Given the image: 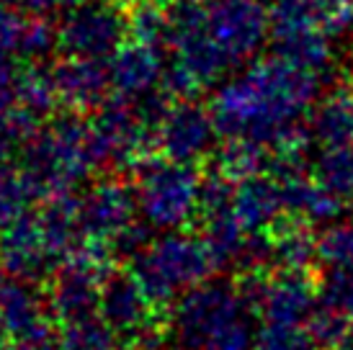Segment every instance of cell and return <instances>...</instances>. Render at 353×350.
I'll use <instances>...</instances> for the list:
<instances>
[{
	"label": "cell",
	"mask_w": 353,
	"mask_h": 350,
	"mask_svg": "<svg viewBox=\"0 0 353 350\" xmlns=\"http://www.w3.org/2000/svg\"><path fill=\"white\" fill-rule=\"evenodd\" d=\"M85 3H93V0H65V6H72V8H78V6H85Z\"/></svg>",
	"instance_id": "obj_43"
},
{
	"label": "cell",
	"mask_w": 353,
	"mask_h": 350,
	"mask_svg": "<svg viewBox=\"0 0 353 350\" xmlns=\"http://www.w3.org/2000/svg\"><path fill=\"white\" fill-rule=\"evenodd\" d=\"M351 322H353V317H351Z\"/></svg>",
	"instance_id": "obj_45"
},
{
	"label": "cell",
	"mask_w": 353,
	"mask_h": 350,
	"mask_svg": "<svg viewBox=\"0 0 353 350\" xmlns=\"http://www.w3.org/2000/svg\"><path fill=\"white\" fill-rule=\"evenodd\" d=\"M148 3H152V6H160V8H168V6H173L176 0H148Z\"/></svg>",
	"instance_id": "obj_42"
},
{
	"label": "cell",
	"mask_w": 353,
	"mask_h": 350,
	"mask_svg": "<svg viewBox=\"0 0 353 350\" xmlns=\"http://www.w3.org/2000/svg\"><path fill=\"white\" fill-rule=\"evenodd\" d=\"M255 350H320L314 338L302 325L263 322L255 332Z\"/></svg>",
	"instance_id": "obj_29"
},
{
	"label": "cell",
	"mask_w": 353,
	"mask_h": 350,
	"mask_svg": "<svg viewBox=\"0 0 353 350\" xmlns=\"http://www.w3.org/2000/svg\"><path fill=\"white\" fill-rule=\"evenodd\" d=\"M212 111L194 101H176L163 124L157 127V147L168 160L196 163L212 155L216 139Z\"/></svg>",
	"instance_id": "obj_9"
},
{
	"label": "cell",
	"mask_w": 353,
	"mask_h": 350,
	"mask_svg": "<svg viewBox=\"0 0 353 350\" xmlns=\"http://www.w3.org/2000/svg\"><path fill=\"white\" fill-rule=\"evenodd\" d=\"M160 311L163 309H157L150 302V296L129 268L127 271L114 268L106 276V281L101 286V317L119 332V338L134 332Z\"/></svg>",
	"instance_id": "obj_14"
},
{
	"label": "cell",
	"mask_w": 353,
	"mask_h": 350,
	"mask_svg": "<svg viewBox=\"0 0 353 350\" xmlns=\"http://www.w3.org/2000/svg\"><path fill=\"white\" fill-rule=\"evenodd\" d=\"M57 26H52L47 16H31L23 23L19 54H23L31 62H37V59L47 57L52 49L57 47Z\"/></svg>",
	"instance_id": "obj_31"
},
{
	"label": "cell",
	"mask_w": 353,
	"mask_h": 350,
	"mask_svg": "<svg viewBox=\"0 0 353 350\" xmlns=\"http://www.w3.org/2000/svg\"><path fill=\"white\" fill-rule=\"evenodd\" d=\"M204 350H255V335L245 317H240L216 332Z\"/></svg>",
	"instance_id": "obj_33"
},
{
	"label": "cell",
	"mask_w": 353,
	"mask_h": 350,
	"mask_svg": "<svg viewBox=\"0 0 353 350\" xmlns=\"http://www.w3.org/2000/svg\"><path fill=\"white\" fill-rule=\"evenodd\" d=\"M320 96V72L281 54L255 59L253 65L219 88L212 98L216 134L250 136L271 147L276 136L310 114Z\"/></svg>",
	"instance_id": "obj_1"
},
{
	"label": "cell",
	"mask_w": 353,
	"mask_h": 350,
	"mask_svg": "<svg viewBox=\"0 0 353 350\" xmlns=\"http://www.w3.org/2000/svg\"><path fill=\"white\" fill-rule=\"evenodd\" d=\"M268 19L276 54L314 72H320L330 62V34L320 26L310 0H271Z\"/></svg>",
	"instance_id": "obj_6"
},
{
	"label": "cell",
	"mask_w": 353,
	"mask_h": 350,
	"mask_svg": "<svg viewBox=\"0 0 353 350\" xmlns=\"http://www.w3.org/2000/svg\"><path fill=\"white\" fill-rule=\"evenodd\" d=\"M129 173L137 178V206L157 229H183L199 219L201 178L196 163H176L163 152L145 155Z\"/></svg>",
	"instance_id": "obj_4"
},
{
	"label": "cell",
	"mask_w": 353,
	"mask_h": 350,
	"mask_svg": "<svg viewBox=\"0 0 353 350\" xmlns=\"http://www.w3.org/2000/svg\"><path fill=\"white\" fill-rule=\"evenodd\" d=\"M310 132L314 145L333 150L353 142V80H341L310 111Z\"/></svg>",
	"instance_id": "obj_17"
},
{
	"label": "cell",
	"mask_w": 353,
	"mask_h": 350,
	"mask_svg": "<svg viewBox=\"0 0 353 350\" xmlns=\"http://www.w3.org/2000/svg\"><path fill=\"white\" fill-rule=\"evenodd\" d=\"M23 175L37 201L72 191L93 170L88 121L75 111H59L23 145Z\"/></svg>",
	"instance_id": "obj_2"
},
{
	"label": "cell",
	"mask_w": 353,
	"mask_h": 350,
	"mask_svg": "<svg viewBox=\"0 0 353 350\" xmlns=\"http://www.w3.org/2000/svg\"><path fill=\"white\" fill-rule=\"evenodd\" d=\"M310 6L327 34H341L353 23V0H310Z\"/></svg>",
	"instance_id": "obj_32"
},
{
	"label": "cell",
	"mask_w": 353,
	"mask_h": 350,
	"mask_svg": "<svg viewBox=\"0 0 353 350\" xmlns=\"http://www.w3.org/2000/svg\"><path fill=\"white\" fill-rule=\"evenodd\" d=\"M335 350H353V327H351V332L345 335L343 340H341V345H338Z\"/></svg>",
	"instance_id": "obj_41"
},
{
	"label": "cell",
	"mask_w": 353,
	"mask_h": 350,
	"mask_svg": "<svg viewBox=\"0 0 353 350\" xmlns=\"http://www.w3.org/2000/svg\"><path fill=\"white\" fill-rule=\"evenodd\" d=\"M52 78L57 85L62 108L75 111V114L99 111L106 103V98L111 96L106 59L65 54L57 65H52Z\"/></svg>",
	"instance_id": "obj_12"
},
{
	"label": "cell",
	"mask_w": 353,
	"mask_h": 350,
	"mask_svg": "<svg viewBox=\"0 0 353 350\" xmlns=\"http://www.w3.org/2000/svg\"><path fill=\"white\" fill-rule=\"evenodd\" d=\"M137 194L121 181H101L80 196V224L90 240L111 243L124 227L134 222Z\"/></svg>",
	"instance_id": "obj_11"
},
{
	"label": "cell",
	"mask_w": 353,
	"mask_h": 350,
	"mask_svg": "<svg viewBox=\"0 0 353 350\" xmlns=\"http://www.w3.org/2000/svg\"><path fill=\"white\" fill-rule=\"evenodd\" d=\"M152 243V237H150L148 232V222L145 224H137V222H132L129 227H124L121 232L111 240V253H114V258H137L148 245Z\"/></svg>",
	"instance_id": "obj_35"
},
{
	"label": "cell",
	"mask_w": 353,
	"mask_h": 350,
	"mask_svg": "<svg viewBox=\"0 0 353 350\" xmlns=\"http://www.w3.org/2000/svg\"><path fill=\"white\" fill-rule=\"evenodd\" d=\"M0 3H13V0H0Z\"/></svg>",
	"instance_id": "obj_44"
},
{
	"label": "cell",
	"mask_w": 353,
	"mask_h": 350,
	"mask_svg": "<svg viewBox=\"0 0 353 350\" xmlns=\"http://www.w3.org/2000/svg\"><path fill=\"white\" fill-rule=\"evenodd\" d=\"M276 268H312L317 262V234L312 224L294 214H281L268 229Z\"/></svg>",
	"instance_id": "obj_20"
},
{
	"label": "cell",
	"mask_w": 353,
	"mask_h": 350,
	"mask_svg": "<svg viewBox=\"0 0 353 350\" xmlns=\"http://www.w3.org/2000/svg\"><path fill=\"white\" fill-rule=\"evenodd\" d=\"M351 327H353V322L345 311L335 309V307H327V304H320V302H317L314 311L310 314V320H307V330H310V335L314 338L317 348H323V350L338 348L341 340L351 332Z\"/></svg>",
	"instance_id": "obj_27"
},
{
	"label": "cell",
	"mask_w": 353,
	"mask_h": 350,
	"mask_svg": "<svg viewBox=\"0 0 353 350\" xmlns=\"http://www.w3.org/2000/svg\"><path fill=\"white\" fill-rule=\"evenodd\" d=\"M209 160L214 173L230 178L232 183H240L255 175H265L271 167V150L250 136H227L222 145L212 150Z\"/></svg>",
	"instance_id": "obj_21"
},
{
	"label": "cell",
	"mask_w": 353,
	"mask_h": 350,
	"mask_svg": "<svg viewBox=\"0 0 353 350\" xmlns=\"http://www.w3.org/2000/svg\"><path fill=\"white\" fill-rule=\"evenodd\" d=\"M317 296L320 304L335 307L353 317V265L325 268V273L317 278Z\"/></svg>",
	"instance_id": "obj_30"
},
{
	"label": "cell",
	"mask_w": 353,
	"mask_h": 350,
	"mask_svg": "<svg viewBox=\"0 0 353 350\" xmlns=\"http://www.w3.org/2000/svg\"><path fill=\"white\" fill-rule=\"evenodd\" d=\"M54 262L39 212H26L0 232V268L6 276L34 283L44 276L50 278Z\"/></svg>",
	"instance_id": "obj_10"
},
{
	"label": "cell",
	"mask_w": 353,
	"mask_h": 350,
	"mask_svg": "<svg viewBox=\"0 0 353 350\" xmlns=\"http://www.w3.org/2000/svg\"><path fill=\"white\" fill-rule=\"evenodd\" d=\"M127 16V39L145 41L152 47L168 44V13L160 6L148 0H127L124 3Z\"/></svg>",
	"instance_id": "obj_24"
},
{
	"label": "cell",
	"mask_w": 353,
	"mask_h": 350,
	"mask_svg": "<svg viewBox=\"0 0 353 350\" xmlns=\"http://www.w3.org/2000/svg\"><path fill=\"white\" fill-rule=\"evenodd\" d=\"M10 152H13V145H10V139L3 132H0V167H6V163H8Z\"/></svg>",
	"instance_id": "obj_39"
},
{
	"label": "cell",
	"mask_w": 353,
	"mask_h": 350,
	"mask_svg": "<svg viewBox=\"0 0 353 350\" xmlns=\"http://www.w3.org/2000/svg\"><path fill=\"white\" fill-rule=\"evenodd\" d=\"M111 90L124 98H139L160 88L165 65L160 47L127 39L106 59Z\"/></svg>",
	"instance_id": "obj_15"
},
{
	"label": "cell",
	"mask_w": 353,
	"mask_h": 350,
	"mask_svg": "<svg viewBox=\"0 0 353 350\" xmlns=\"http://www.w3.org/2000/svg\"><path fill=\"white\" fill-rule=\"evenodd\" d=\"M0 320L6 322L13 340L54 322L47 311V296H41L31 281L3 276L0 278Z\"/></svg>",
	"instance_id": "obj_18"
},
{
	"label": "cell",
	"mask_w": 353,
	"mask_h": 350,
	"mask_svg": "<svg viewBox=\"0 0 353 350\" xmlns=\"http://www.w3.org/2000/svg\"><path fill=\"white\" fill-rule=\"evenodd\" d=\"M317 262L325 268L353 265V222H335L317 234Z\"/></svg>",
	"instance_id": "obj_28"
},
{
	"label": "cell",
	"mask_w": 353,
	"mask_h": 350,
	"mask_svg": "<svg viewBox=\"0 0 353 350\" xmlns=\"http://www.w3.org/2000/svg\"><path fill=\"white\" fill-rule=\"evenodd\" d=\"M37 204L29 181L21 167H0V232Z\"/></svg>",
	"instance_id": "obj_26"
},
{
	"label": "cell",
	"mask_w": 353,
	"mask_h": 350,
	"mask_svg": "<svg viewBox=\"0 0 353 350\" xmlns=\"http://www.w3.org/2000/svg\"><path fill=\"white\" fill-rule=\"evenodd\" d=\"M232 214L240 227L250 232H268L271 224L284 214V198L274 175H255L235 183Z\"/></svg>",
	"instance_id": "obj_16"
},
{
	"label": "cell",
	"mask_w": 353,
	"mask_h": 350,
	"mask_svg": "<svg viewBox=\"0 0 353 350\" xmlns=\"http://www.w3.org/2000/svg\"><path fill=\"white\" fill-rule=\"evenodd\" d=\"M312 175L343 201H353V142L325 150L314 163Z\"/></svg>",
	"instance_id": "obj_25"
},
{
	"label": "cell",
	"mask_w": 353,
	"mask_h": 350,
	"mask_svg": "<svg viewBox=\"0 0 353 350\" xmlns=\"http://www.w3.org/2000/svg\"><path fill=\"white\" fill-rule=\"evenodd\" d=\"M317 302V276L312 268H274L261 314L265 322L302 325L310 320Z\"/></svg>",
	"instance_id": "obj_13"
},
{
	"label": "cell",
	"mask_w": 353,
	"mask_h": 350,
	"mask_svg": "<svg viewBox=\"0 0 353 350\" xmlns=\"http://www.w3.org/2000/svg\"><path fill=\"white\" fill-rule=\"evenodd\" d=\"M206 31L230 65L245 62L271 37L268 3L263 0H209Z\"/></svg>",
	"instance_id": "obj_8"
},
{
	"label": "cell",
	"mask_w": 353,
	"mask_h": 350,
	"mask_svg": "<svg viewBox=\"0 0 353 350\" xmlns=\"http://www.w3.org/2000/svg\"><path fill=\"white\" fill-rule=\"evenodd\" d=\"M13 350H62L59 348L57 330H54V322H47V325H41L39 330L13 340Z\"/></svg>",
	"instance_id": "obj_37"
},
{
	"label": "cell",
	"mask_w": 353,
	"mask_h": 350,
	"mask_svg": "<svg viewBox=\"0 0 353 350\" xmlns=\"http://www.w3.org/2000/svg\"><path fill=\"white\" fill-rule=\"evenodd\" d=\"M250 311L237 296L235 286L204 281L188 289L173 311V332L183 350H204V345L230 322Z\"/></svg>",
	"instance_id": "obj_5"
},
{
	"label": "cell",
	"mask_w": 353,
	"mask_h": 350,
	"mask_svg": "<svg viewBox=\"0 0 353 350\" xmlns=\"http://www.w3.org/2000/svg\"><path fill=\"white\" fill-rule=\"evenodd\" d=\"M21 6L29 10L31 16H50L59 6H65V0H21Z\"/></svg>",
	"instance_id": "obj_38"
},
{
	"label": "cell",
	"mask_w": 353,
	"mask_h": 350,
	"mask_svg": "<svg viewBox=\"0 0 353 350\" xmlns=\"http://www.w3.org/2000/svg\"><path fill=\"white\" fill-rule=\"evenodd\" d=\"M0 350H13V335L8 332L3 320H0Z\"/></svg>",
	"instance_id": "obj_40"
},
{
	"label": "cell",
	"mask_w": 353,
	"mask_h": 350,
	"mask_svg": "<svg viewBox=\"0 0 353 350\" xmlns=\"http://www.w3.org/2000/svg\"><path fill=\"white\" fill-rule=\"evenodd\" d=\"M57 39L62 54L108 59L127 41L124 6L96 0L72 8L57 26Z\"/></svg>",
	"instance_id": "obj_7"
},
{
	"label": "cell",
	"mask_w": 353,
	"mask_h": 350,
	"mask_svg": "<svg viewBox=\"0 0 353 350\" xmlns=\"http://www.w3.org/2000/svg\"><path fill=\"white\" fill-rule=\"evenodd\" d=\"M23 23L26 21L19 16V10L10 8V3H0V62L21 52Z\"/></svg>",
	"instance_id": "obj_34"
},
{
	"label": "cell",
	"mask_w": 353,
	"mask_h": 350,
	"mask_svg": "<svg viewBox=\"0 0 353 350\" xmlns=\"http://www.w3.org/2000/svg\"><path fill=\"white\" fill-rule=\"evenodd\" d=\"M216 268L219 265L204 234L178 229L155 237L137 258L129 260V271L134 273L150 302L163 311L181 291L186 294L188 289L209 281Z\"/></svg>",
	"instance_id": "obj_3"
},
{
	"label": "cell",
	"mask_w": 353,
	"mask_h": 350,
	"mask_svg": "<svg viewBox=\"0 0 353 350\" xmlns=\"http://www.w3.org/2000/svg\"><path fill=\"white\" fill-rule=\"evenodd\" d=\"M19 106V65L6 59L0 62V119Z\"/></svg>",
	"instance_id": "obj_36"
},
{
	"label": "cell",
	"mask_w": 353,
	"mask_h": 350,
	"mask_svg": "<svg viewBox=\"0 0 353 350\" xmlns=\"http://www.w3.org/2000/svg\"><path fill=\"white\" fill-rule=\"evenodd\" d=\"M57 338L62 350H121L119 332L101 317V311L59 325Z\"/></svg>",
	"instance_id": "obj_23"
},
{
	"label": "cell",
	"mask_w": 353,
	"mask_h": 350,
	"mask_svg": "<svg viewBox=\"0 0 353 350\" xmlns=\"http://www.w3.org/2000/svg\"><path fill=\"white\" fill-rule=\"evenodd\" d=\"M281 198H284V212L307 219L310 224H327L335 222L343 214V198L327 191L317 178L310 175H296L289 181H279Z\"/></svg>",
	"instance_id": "obj_19"
},
{
	"label": "cell",
	"mask_w": 353,
	"mask_h": 350,
	"mask_svg": "<svg viewBox=\"0 0 353 350\" xmlns=\"http://www.w3.org/2000/svg\"><path fill=\"white\" fill-rule=\"evenodd\" d=\"M19 103L41 121L57 114L62 101L52 78V68H41L31 59L19 65Z\"/></svg>",
	"instance_id": "obj_22"
}]
</instances>
